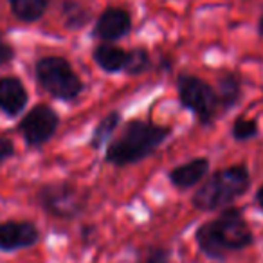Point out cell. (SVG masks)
I'll list each match as a JSON object with an SVG mask.
<instances>
[{"instance_id":"1","label":"cell","mask_w":263,"mask_h":263,"mask_svg":"<svg viewBox=\"0 0 263 263\" xmlns=\"http://www.w3.org/2000/svg\"><path fill=\"white\" fill-rule=\"evenodd\" d=\"M254 236L238 208H227L218 218L205 222L198 227V247L209 258L222 259L229 252H236L249 247Z\"/></svg>"},{"instance_id":"2","label":"cell","mask_w":263,"mask_h":263,"mask_svg":"<svg viewBox=\"0 0 263 263\" xmlns=\"http://www.w3.org/2000/svg\"><path fill=\"white\" fill-rule=\"evenodd\" d=\"M172 128L134 119L124 126L123 134L106 148V162L116 166H126L150 157L170 137Z\"/></svg>"},{"instance_id":"3","label":"cell","mask_w":263,"mask_h":263,"mask_svg":"<svg viewBox=\"0 0 263 263\" xmlns=\"http://www.w3.org/2000/svg\"><path fill=\"white\" fill-rule=\"evenodd\" d=\"M251 186L249 170L241 164L229 166L213 173L193 195V205L202 211L223 208L247 193Z\"/></svg>"},{"instance_id":"4","label":"cell","mask_w":263,"mask_h":263,"mask_svg":"<svg viewBox=\"0 0 263 263\" xmlns=\"http://www.w3.org/2000/svg\"><path fill=\"white\" fill-rule=\"evenodd\" d=\"M34 74L44 90H47L56 99L72 101L83 92V83L74 72L70 63L60 56H47L38 60Z\"/></svg>"},{"instance_id":"5","label":"cell","mask_w":263,"mask_h":263,"mask_svg":"<svg viewBox=\"0 0 263 263\" xmlns=\"http://www.w3.org/2000/svg\"><path fill=\"white\" fill-rule=\"evenodd\" d=\"M38 204L56 218L72 220L87 208V195L80 187L67 182L45 184L38 190Z\"/></svg>"},{"instance_id":"6","label":"cell","mask_w":263,"mask_h":263,"mask_svg":"<svg viewBox=\"0 0 263 263\" xmlns=\"http://www.w3.org/2000/svg\"><path fill=\"white\" fill-rule=\"evenodd\" d=\"M177 87H179V99L184 108L193 112L200 124H211L216 110L220 108L218 94L215 88L204 80L190 74H180Z\"/></svg>"},{"instance_id":"7","label":"cell","mask_w":263,"mask_h":263,"mask_svg":"<svg viewBox=\"0 0 263 263\" xmlns=\"http://www.w3.org/2000/svg\"><path fill=\"white\" fill-rule=\"evenodd\" d=\"M60 117L49 105H36L20 121V132L27 146H42L54 136Z\"/></svg>"},{"instance_id":"8","label":"cell","mask_w":263,"mask_h":263,"mask_svg":"<svg viewBox=\"0 0 263 263\" xmlns=\"http://www.w3.org/2000/svg\"><path fill=\"white\" fill-rule=\"evenodd\" d=\"M40 240V231L33 222L0 223V251H18Z\"/></svg>"},{"instance_id":"9","label":"cell","mask_w":263,"mask_h":263,"mask_svg":"<svg viewBox=\"0 0 263 263\" xmlns=\"http://www.w3.org/2000/svg\"><path fill=\"white\" fill-rule=\"evenodd\" d=\"M132 18L124 9L121 8H108L99 15L94 27V36L106 42H114L123 38L130 33Z\"/></svg>"},{"instance_id":"10","label":"cell","mask_w":263,"mask_h":263,"mask_svg":"<svg viewBox=\"0 0 263 263\" xmlns=\"http://www.w3.org/2000/svg\"><path fill=\"white\" fill-rule=\"evenodd\" d=\"M27 90L16 78H0V112L15 117L26 108Z\"/></svg>"},{"instance_id":"11","label":"cell","mask_w":263,"mask_h":263,"mask_svg":"<svg viewBox=\"0 0 263 263\" xmlns=\"http://www.w3.org/2000/svg\"><path fill=\"white\" fill-rule=\"evenodd\" d=\"M209 172V161L205 157L191 159L186 164L177 166L175 170L170 172V180L179 190H187L198 184Z\"/></svg>"},{"instance_id":"12","label":"cell","mask_w":263,"mask_h":263,"mask_svg":"<svg viewBox=\"0 0 263 263\" xmlns=\"http://www.w3.org/2000/svg\"><path fill=\"white\" fill-rule=\"evenodd\" d=\"M216 94H218L220 108L231 110L233 106L238 105L241 98V80L238 74L226 72L218 78V85H216Z\"/></svg>"},{"instance_id":"13","label":"cell","mask_w":263,"mask_h":263,"mask_svg":"<svg viewBox=\"0 0 263 263\" xmlns=\"http://www.w3.org/2000/svg\"><path fill=\"white\" fill-rule=\"evenodd\" d=\"M126 54L121 47H116V45L110 44H103L98 45L94 51V60L103 70L106 72H119V70H124V65H126Z\"/></svg>"},{"instance_id":"14","label":"cell","mask_w":263,"mask_h":263,"mask_svg":"<svg viewBox=\"0 0 263 263\" xmlns=\"http://www.w3.org/2000/svg\"><path fill=\"white\" fill-rule=\"evenodd\" d=\"M51 0H9L11 11L22 22H36L47 11Z\"/></svg>"},{"instance_id":"15","label":"cell","mask_w":263,"mask_h":263,"mask_svg":"<svg viewBox=\"0 0 263 263\" xmlns=\"http://www.w3.org/2000/svg\"><path fill=\"white\" fill-rule=\"evenodd\" d=\"M62 15L69 29H81L90 20V9L80 4L78 0H65L62 6Z\"/></svg>"},{"instance_id":"16","label":"cell","mask_w":263,"mask_h":263,"mask_svg":"<svg viewBox=\"0 0 263 263\" xmlns=\"http://www.w3.org/2000/svg\"><path fill=\"white\" fill-rule=\"evenodd\" d=\"M119 121H121L119 112H110L105 119L99 121V124L96 126L94 134H92V139H90V146L94 148V150H99L101 146H105V143L112 137L114 132H116Z\"/></svg>"},{"instance_id":"17","label":"cell","mask_w":263,"mask_h":263,"mask_svg":"<svg viewBox=\"0 0 263 263\" xmlns=\"http://www.w3.org/2000/svg\"><path fill=\"white\" fill-rule=\"evenodd\" d=\"M150 67V54L144 49H132L126 54V65H124V72L136 76L141 74Z\"/></svg>"},{"instance_id":"18","label":"cell","mask_w":263,"mask_h":263,"mask_svg":"<svg viewBox=\"0 0 263 263\" xmlns=\"http://www.w3.org/2000/svg\"><path fill=\"white\" fill-rule=\"evenodd\" d=\"M233 137L236 141H249L252 137L258 136V123L254 119H245V117H240L233 123Z\"/></svg>"},{"instance_id":"19","label":"cell","mask_w":263,"mask_h":263,"mask_svg":"<svg viewBox=\"0 0 263 263\" xmlns=\"http://www.w3.org/2000/svg\"><path fill=\"white\" fill-rule=\"evenodd\" d=\"M137 263H170V251L164 247H150L141 252Z\"/></svg>"},{"instance_id":"20","label":"cell","mask_w":263,"mask_h":263,"mask_svg":"<svg viewBox=\"0 0 263 263\" xmlns=\"http://www.w3.org/2000/svg\"><path fill=\"white\" fill-rule=\"evenodd\" d=\"M15 154V146H13V141L8 139L6 136H0V164L9 159Z\"/></svg>"},{"instance_id":"21","label":"cell","mask_w":263,"mask_h":263,"mask_svg":"<svg viewBox=\"0 0 263 263\" xmlns=\"http://www.w3.org/2000/svg\"><path fill=\"white\" fill-rule=\"evenodd\" d=\"M13 56H15L13 47L2 38V34H0V65H4V63H8L9 60H13Z\"/></svg>"},{"instance_id":"22","label":"cell","mask_w":263,"mask_h":263,"mask_svg":"<svg viewBox=\"0 0 263 263\" xmlns=\"http://www.w3.org/2000/svg\"><path fill=\"white\" fill-rule=\"evenodd\" d=\"M256 202H258V205L261 208V211H263V186L258 190V193H256Z\"/></svg>"},{"instance_id":"23","label":"cell","mask_w":263,"mask_h":263,"mask_svg":"<svg viewBox=\"0 0 263 263\" xmlns=\"http://www.w3.org/2000/svg\"><path fill=\"white\" fill-rule=\"evenodd\" d=\"M259 34L263 38V13H261V18H259Z\"/></svg>"}]
</instances>
